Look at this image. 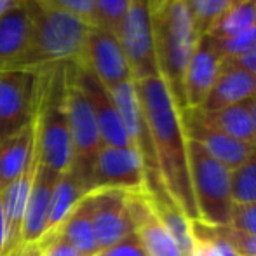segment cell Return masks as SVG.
I'll return each instance as SVG.
<instances>
[{"label":"cell","mask_w":256,"mask_h":256,"mask_svg":"<svg viewBox=\"0 0 256 256\" xmlns=\"http://www.w3.org/2000/svg\"><path fill=\"white\" fill-rule=\"evenodd\" d=\"M134 86L152 138L162 185L190 222L199 220L190 178L188 138L183 129L182 108L160 75L136 80Z\"/></svg>","instance_id":"1"},{"label":"cell","mask_w":256,"mask_h":256,"mask_svg":"<svg viewBox=\"0 0 256 256\" xmlns=\"http://www.w3.org/2000/svg\"><path fill=\"white\" fill-rule=\"evenodd\" d=\"M30 6L34 14V30L30 44L14 70L42 72L68 64L80 66L92 24L54 10L37 0H30Z\"/></svg>","instance_id":"2"},{"label":"cell","mask_w":256,"mask_h":256,"mask_svg":"<svg viewBox=\"0 0 256 256\" xmlns=\"http://www.w3.org/2000/svg\"><path fill=\"white\" fill-rule=\"evenodd\" d=\"M199 37L186 0H157L154 4V44L158 75L182 110H185L183 78Z\"/></svg>","instance_id":"3"},{"label":"cell","mask_w":256,"mask_h":256,"mask_svg":"<svg viewBox=\"0 0 256 256\" xmlns=\"http://www.w3.org/2000/svg\"><path fill=\"white\" fill-rule=\"evenodd\" d=\"M188 162L199 220L211 226H228L234 208L230 171L194 140H188Z\"/></svg>","instance_id":"4"},{"label":"cell","mask_w":256,"mask_h":256,"mask_svg":"<svg viewBox=\"0 0 256 256\" xmlns=\"http://www.w3.org/2000/svg\"><path fill=\"white\" fill-rule=\"evenodd\" d=\"M64 106H66L68 131H70L72 140V154H74L72 171L77 174V178L84 183L86 190L89 192V176H91L92 164H94L96 155L102 150L103 143L91 104L84 96L82 89L72 78L68 66Z\"/></svg>","instance_id":"5"},{"label":"cell","mask_w":256,"mask_h":256,"mask_svg":"<svg viewBox=\"0 0 256 256\" xmlns=\"http://www.w3.org/2000/svg\"><path fill=\"white\" fill-rule=\"evenodd\" d=\"M117 37L131 66L132 80L158 75L154 44V0H131Z\"/></svg>","instance_id":"6"},{"label":"cell","mask_w":256,"mask_h":256,"mask_svg":"<svg viewBox=\"0 0 256 256\" xmlns=\"http://www.w3.org/2000/svg\"><path fill=\"white\" fill-rule=\"evenodd\" d=\"M38 103V72H0V143L34 122Z\"/></svg>","instance_id":"7"},{"label":"cell","mask_w":256,"mask_h":256,"mask_svg":"<svg viewBox=\"0 0 256 256\" xmlns=\"http://www.w3.org/2000/svg\"><path fill=\"white\" fill-rule=\"evenodd\" d=\"M145 186V168L138 150L132 146H102L89 176V192L102 188L140 192Z\"/></svg>","instance_id":"8"},{"label":"cell","mask_w":256,"mask_h":256,"mask_svg":"<svg viewBox=\"0 0 256 256\" xmlns=\"http://www.w3.org/2000/svg\"><path fill=\"white\" fill-rule=\"evenodd\" d=\"M80 66L94 74L108 91L132 80L131 66L118 37L102 26H92L89 32Z\"/></svg>","instance_id":"9"},{"label":"cell","mask_w":256,"mask_h":256,"mask_svg":"<svg viewBox=\"0 0 256 256\" xmlns=\"http://www.w3.org/2000/svg\"><path fill=\"white\" fill-rule=\"evenodd\" d=\"M68 68H70L72 78L82 89L84 96L88 98L89 104H91L96 124H98L100 129L103 146H120V148L132 146L110 91L104 88L102 82L94 77V74H91L88 68L75 66V64H70Z\"/></svg>","instance_id":"10"},{"label":"cell","mask_w":256,"mask_h":256,"mask_svg":"<svg viewBox=\"0 0 256 256\" xmlns=\"http://www.w3.org/2000/svg\"><path fill=\"white\" fill-rule=\"evenodd\" d=\"M223 63L225 54L220 42L209 34L200 35L183 78L185 110H197L202 106L222 72Z\"/></svg>","instance_id":"11"},{"label":"cell","mask_w":256,"mask_h":256,"mask_svg":"<svg viewBox=\"0 0 256 256\" xmlns=\"http://www.w3.org/2000/svg\"><path fill=\"white\" fill-rule=\"evenodd\" d=\"M126 196H128V192L115 188H102L88 192L98 250L112 246V244L118 242L129 234L134 232Z\"/></svg>","instance_id":"12"},{"label":"cell","mask_w":256,"mask_h":256,"mask_svg":"<svg viewBox=\"0 0 256 256\" xmlns=\"http://www.w3.org/2000/svg\"><path fill=\"white\" fill-rule=\"evenodd\" d=\"M110 94L118 110L120 120L129 136V142L142 157L145 174H158L152 138H150L148 126H146L145 115H143L138 92H136L134 80H128L117 88L110 89Z\"/></svg>","instance_id":"13"},{"label":"cell","mask_w":256,"mask_h":256,"mask_svg":"<svg viewBox=\"0 0 256 256\" xmlns=\"http://www.w3.org/2000/svg\"><path fill=\"white\" fill-rule=\"evenodd\" d=\"M128 209L132 222V230L146 256H182L174 239L150 204L145 190L128 192Z\"/></svg>","instance_id":"14"},{"label":"cell","mask_w":256,"mask_h":256,"mask_svg":"<svg viewBox=\"0 0 256 256\" xmlns=\"http://www.w3.org/2000/svg\"><path fill=\"white\" fill-rule=\"evenodd\" d=\"M183 129L188 140L200 143L218 162H222L228 171L239 168L254 152V145H248L211 126L204 124L194 110H182Z\"/></svg>","instance_id":"15"},{"label":"cell","mask_w":256,"mask_h":256,"mask_svg":"<svg viewBox=\"0 0 256 256\" xmlns=\"http://www.w3.org/2000/svg\"><path fill=\"white\" fill-rule=\"evenodd\" d=\"M38 162H40V157H38V150L35 146L34 154H32L30 160L24 166L23 172L12 183H9L6 188L0 190V197H2V206L7 222L6 256L12 253L21 244V226H23L24 209H26L28 196H30L32 185H34Z\"/></svg>","instance_id":"16"},{"label":"cell","mask_w":256,"mask_h":256,"mask_svg":"<svg viewBox=\"0 0 256 256\" xmlns=\"http://www.w3.org/2000/svg\"><path fill=\"white\" fill-rule=\"evenodd\" d=\"M58 176H60L58 172L51 171L38 162L34 185H32L30 196H28L26 209H24L23 226H21V244L38 242L46 236L51 196Z\"/></svg>","instance_id":"17"},{"label":"cell","mask_w":256,"mask_h":256,"mask_svg":"<svg viewBox=\"0 0 256 256\" xmlns=\"http://www.w3.org/2000/svg\"><path fill=\"white\" fill-rule=\"evenodd\" d=\"M34 14L30 0L0 16V72L14 70L30 44Z\"/></svg>","instance_id":"18"},{"label":"cell","mask_w":256,"mask_h":256,"mask_svg":"<svg viewBox=\"0 0 256 256\" xmlns=\"http://www.w3.org/2000/svg\"><path fill=\"white\" fill-rule=\"evenodd\" d=\"M256 96V77L250 72L242 70L239 66H234L228 61H225L212 86L211 92L208 94L202 106L197 110L214 112L220 108L230 106L242 102H250Z\"/></svg>","instance_id":"19"},{"label":"cell","mask_w":256,"mask_h":256,"mask_svg":"<svg viewBox=\"0 0 256 256\" xmlns=\"http://www.w3.org/2000/svg\"><path fill=\"white\" fill-rule=\"evenodd\" d=\"M35 150V118L34 122L0 143V190L12 183L23 172L26 162Z\"/></svg>","instance_id":"20"},{"label":"cell","mask_w":256,"mask_h":256,"mask_svg":"<svg viewBox=\"0 0 256 256\" xmlns=\"http://www.w3.org/2000/svg\"><path fill=\"white\" fill-rule=\"evenodd\" d=\"M250 102H242L230 106L220 108L214 112H202L194 110L196 115L211 128L232 136L248 145H254V131H253V118H251V106Z\"/></svg>","instance_id":"21"},{"label":"cell","mask_w":256,"mask_h":256,"mask_svg":"<svg viewBox=\"0 0 256 256\" xmlns=\"http://www.w3.org/2000/svg\"><path fill=\"white\" fill-rule=\"evenodd\" d=\"M56 232L70 246H74L78 253H82L84 256H92L98 251L94 228H92L91 204H89L88 194L68 212V216L61 222V225L56 228Z\"/></svg>","instance_id":"22"},{"label":"cell","mask_w":256,"mask_h":256,"mask_svg":"<svg viewBox=\"0 0 256 256\" xmlns=\"http://www.w3.org/2000/svg\"><path fill=\"white\" fill-rule=\"evenodd\" d=\"M88 194L84 183L77 178L72 168L68 171L61 172L54 183L52 196H51V206H49V218H48V230L46 234L56 230L61 225L68 212L75 208V204Z\"/></svg>","instance_id":"23"},{"label":"cell","mask_w":256,"mask_h":256,"mask_svg":"<svg viewBox=\"0 0 256 256\" xmlns=\"http://www.w3.org/2000/svg\"><path fill=\"white\" fill-rule=\"evenodd\" d=\"M256 26V4L253 0H242L228 9L208 32L216 40H228Z\"/></svg>","instance_id":"24"},{"label":"cell","mask_w":256,"mask_h":256,"mask_svg":"<svg viewBox=\"0 0 256 256\" xmlns=\"http://www.w3.org/2000/svg\"><path fill=\"white\" fill-rule=\"evenodd\" d=\"M194 242L202 250L204 256H240L237 250L225 239L220 226L206 225L200 220H192Z\"/></svg>","instance_id":"25"},{"label":"cell","mask_w":256,"mask_h":256,"mask_svg":"<svg viewBox=\"0 0 256 256\" xmlns=\"http://www.w3.org/2000/svg\"><path fill=\"white\" fill-rule=\"evenodd\" d=\"M230 194L234 204L256 202V148L246 162L230 171Z\"/></svg>","instance_id":"26"},{"label":"cell","mask_w":256,"mask_h":256,"mask_svg":"<svg viewBox=\"0 0 256 256\" xmlns=\"http://www.w3.org/2000/svg\"><path fill=\"white\" fill-rule=\"evenodd\" d=\"M242 0H186V6L192 14V20L199 35L208 34L212 24L223 16L228 9Z\"/></svg>","instance_id":"27"},{"label":"cell","mask_w":256,"mask_h":256,"mask_svg":"<svg viewBox=\"0 0 256 256\" xmlns=\"http://www.w3.org/2000/svg\"><path fill=\"white\" fill-rule=\"evenodd\" d=\"M131 0H94V26L117 35Z\"/></svg>","instance_id":"28"},{"label":"cell","mask_w":256,"mask_h":256,"mask_svg":"<svg viewBox=\"0 0 256 256\" xmlns=\"http://www.w3.org/2000/svg\"><path fill=\"white\" fill-rule=\"evenodd\" d=\"M54 10L70 14L94 26V0H37Z\"/></svg>","instance_id":"29"},{"label":"cell","mask_w":256,"mask_h":256,"mask_svg":"<svg viewBox=\"0 0 256 256\" xmlns=\"http://www.w3.org/2000/svg\"><path fill=\"white\" fill-rule=\"evenodd\" d=\"M240 232L256 236V202L253 204H234L230 225Z\"/></svg>","instance_id":"30"},{"label":"cell","mask_w":256,"mask_h":256,"mask_svg":"<svg viewBox=\"0 0 256 256\" xmlns=\"http://www.w3.org/2000/svg\"><path fill=\"white\" fill-rule=\"evenodd\" d=\"M38 244H40L42 256H84L82 253H78L74 246H70L56 230L46 234L38 240Z\"/></svg>","instance_id":"31"},{"label":"cell","mask_w":256,"mask_h":256,"mask_svg":"<svg viewBox=\"0 0 256 256\" xmlns=\"http://www.w3.org/2000/svg\"><path fill=\"white\" fill-rule=\"evenodd\" d=\"M92 256H146V254L143 251L136 234L132 232L128 237H124L122 240H118V242L112 244L108 248H103V250H98Z\"/></svg>","instance_id":"32"},{"label":"cell","mask_w":256,"mask_h":256,"mask_svg":"<svg viewBox=\"0 0 256 256\" xmlns=\"http://www.w3.org/2000/svg\"><path fill=\"white\" fill-rule=\"evenodd\" d=\"M225 239L232 244L240 256H256V236L240 232L232 226H220Z\"/></svg>","instance_id":"33"},{"label":"cell","mask_w":256,"mask_h":256,"mask_svg":"<svg viewBox=\"0 0 256 256\" xmlns=\"http://www.w3.org/2000/svg\"><path fill=\"white\" fill-rule=\"evenodd\" d=\"M220 46H222V51L225 54V58L239 56V54L250 51V49H253L256 46V26L250 28L248 32H244V34L237 35V37H234V38L222 40Z\"/></svg>","instance_id":"34"},{"label":"cell","mask_w":256,"mask_h":256,"mask_svg":"<svg viewBox=\"0 0 256 256\" xmlns=\"http://www.w3.org/2000/svg\"><path fill=\"white\" fill-rule=\"evenodd\" d=\"M225 61H228L234 66H239L242 70L250 72L251 75L256 77V46L250 51L239 54V56H232V58H225Z\"/></svg>","instance_id":"35"},{"label":"cell","mask_w":256,"mask_h":256,"mask_svg":"<svg viewBox=\"0 0 256 256\" xmlns=\"http://www.w3.org/2000/svg\"><path fill=\"white\" fill-rule=\"evenodd\" d=\"M7 256H42L40 253V244L38 242H30V244H20L12 253Z\"/></svg>","instance_id":"36"},{"label":"cell","mask_w":256,"mask_h":256,"mask_svg":"<svg viewBox=\"0 0 256 256\" xmlns=\"http://www.w3.org/2000/svg\"><path fill=\"white\" fill-rule=\"evenodd\" d=\"M6 244H7V222L2 206V197H0V256H6Z\"/></svg>","instance_id":"37"},{"label":"cell","mask_w":256,"mask_h":256,"mask_svg":"<svg viewBox=\"0 0 256 256\" xmlns=\"http://www.w3.org/2000/svg\"><path fill=\"white\" fill-rule=\"evenodd\" d=\"M24 2H26V0H0V16H4V14L9 12L10 9L21 6V4H24Z\"/></svg>","instance_id":"38"},{"label":"cell","mask_w":256,"mask_h":256,"mask_svg":"<svg viewBox=\"0 0 256 256\" xmlns=\"http://www.w3.org/2000/svg\"><path fill=\"white\" fill-rule=\"evenodd\" d=\"M251 118H253V131H254V143H256V96L251 100Z\"/></svg>","instance_id":"39"},{"label":"cell","mask_w":256,"mask_h":256,"mask_svg":"<svg viewBox=\"0 0 256 256\" xmlns=\"http://www.w3.org/2000/svg\"><path fill=\"white\" fill-rule=\"evenodd\" d=\"M188 256H204V253H202V250H200V248L194 242V248H192V251H190Z\"/></svg>","instance_id":"40"},{"label":"cell","mask_w":256,"mask_h":256,"mask_svg":"<svg viewBox=\"0 0 256 256\" xmlns=\"http://www.w3.org/2000/svg\"><path fill=\"white\" fill-rule=\"evenodd\" d=\"M253 2H254V4H256V0H253Z\"/></svg>","instance_id":"41"}]
</instances>
